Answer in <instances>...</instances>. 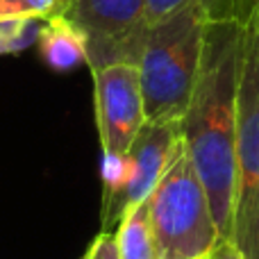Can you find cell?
<instances>
[{
	"instance_id": "11",
	"label": "cell",
	"mask_w": 259,
	"mask_h": 259,
	"mask_svg": "<svg viewBox=\"0 0 259 259\" xmlns=\"http://www.w3.org/2000/svg\"><path fill=\"white\" fill-rule=\"evenodd\" d=\"M143 3H146L148 23H150V27H152V25H157V23L170 18L173 14L182 12L184 7H189V5L193 3V0H143Z\"/></svg>"
},
{
	"instance_id": "5",
	"label": "cell",
	"mask_w": 259,
	"mask_h": 259,
	"mask_svg": "<svg viewBox=\"0 0 259 259\" xmlns=\"http://www.w3.org/2000/svg\"><path fill=\"white\" fill-rule=\"evenodd\" d=\"M96 121L103 152L127 155L146 123L141 77L137 64H116L94 71Z\"/></svg>"
},
{
	"instance_id": "3",
	"label": "cell",
	"mask_w": 259,
	"mask_h": 259,
	"mask_svg": "<svg viewBox=\"0 0 259 259\" xmlns=\"http://www.w3.org/2000/svg\"><path fill=\"white\" fill-rule=\"evenodd\" d=\"M148 211L159 259L205 257L221 241L209 198L193 168L187 146H182L150 193Z\"/></svg>"
},
{
	"instance_id": "15",
	"label": "cell",
	"mask_w": 259,
	"mask_h": 259,
	"mask_svg": "<svg viewBox=\"0 0 259 259\" xmlns=\"http://www.w3.org/2000/svg\"><path fill=\"white\" fill-rule=\"evenodd\" d=\"M80 259H82V257H80Z\"/></svg>"
},
{
	"instance_id": "2",
	"label": "cell",
	"mask_w": 259,
	"mask_h": 259,
	"mask_svg": "<svg viewBox=\"0 0 259 259\" xmlns=\"http://www.w3.org/2000/svg\"><path fill=\"white\" fill-rule=\"evenodd\" d=\"M230 239L246 259H259V0H248L241 12L237 189Z\"/></svg>"
},
{
	"instance_id": "14",
	"label": "cell",
	"mask_w": 259,
	"mask_h": 259,
	"mask_svg": "<svg viewBox=\"0 0 259 259\" xmlns=\"http://www.w3.org/2000/svg\"><path fill=\"white\" fill-rule=\"evenodd\" d=\"M196 259H209V255H205V257H196Z\"/></svg>"
},
{
	"instance_id": "4",
	"label": "cell",
	"mask_w": 259,
	"mask_h": 259,
	"mask_svg": "<svg viewBox=\"0 0 259 259\" xmlns=\"http://www.w3.org/2000/svg\"><path fill=\"white\" fill-rule=\"evenodd\" d=\"M62 14L84 36L91 73L116 64H137L150 23L143 0H66Z\"/></svg>"
},
{
	"instance_id": "9",
	"label": "cell",
	"mask_w": 259,
	"mask_h": 259,
	"mask_svg": "<svg viewBox=\"0 0 259 259\" xmlns=\"http://www.w3.org/2000/svg\"><path fill=\"white\" fill-rule=\"evenodd\" d=\"M39 21L36 18H12L0 21V57L16 55L39 41Z\"/></svg>"
},
{
	"instance_id": "1",
	"label": "cell",
	"mask_w": 259,
	"mask_h": 259,
	"mask_svg": "<svg viewBox=\"0 0 259 259\" xmlns=\"http://www.w3.org/2000/svg\"><path fill=\"white\" fill-rule=\"evenodd\" d=\"M205 27V0H193L182 12L150 27L139 59L146 121L170 123L182 121L187 114L200 71Z\"/></svg>"
},
{
	"instance_id": "12",
	"label": "cell",
	"mask_w": 259,
	"mask_h": 259,
	"mask_svg": "<svg viewBox=\"0 0 259 259\" xmlns=\"http://www.w3.org/2000/svg\"><path fill=\"white\" fill-rule=\"evenodd\" d=\"M82 259H121V255H118L116 234H109L107 230H103V232L91 241V246L87 248V252Z\"/></svg>"
},
{
	"instance_id": "6",
	"label": "cell",
	"mask_w": 259,
	"mask_h": 259,
	"mask_svg": "<svg viewBox=\"0 0 259 259\" xmlns=\"http://www.w3.org/2000/svg\"><path fill=\"white\" fill-rule=\"evenodd\" d=\"M182 146V121L143 123L127 152L130 180L121 196V202H118V223L130 207L141 205L150 198V193L155 191L168 166L175 161Z\"/></svg>"
},
{
	"instance_id": "13",
	"label": "cell",
	"mask_w": 259,
	"mask_h": 259,
	"mask_svg": "<svg viewBox=\"0 0 259 259\" xmlns=\"http://www.w3.org/2000/svg\"><path fill=\"white\" fill-rule=\"evenodd\" d=\"M209 259H246L243 252L234 246L232 239H221L214 246V250L209 252Z\"/></svg>"
},
{
	"instance_id": "7",
	"label": "cell",
	"mask_w": 259,
	"mask_h": 259,
	"mask_svg": "<svg viewBox=\"0 0 259 259\" xmlns=\"http://www.w3.org/2000/svg\"><path fill=\"white\" fill-rule=\"evenodd\" d=\"M39 55L55 73H71L87 64L84 36L64 14L46 18L39 30Z\"/></svg>"
},
{
	"instance_id": "8",
	"label": "cell",
	"mask_w": 259,
	"mask_h": 259,
	"mask_svg": "<svg viewBox=\"0 0 259 259\" xmlns=\"http://www.w3.org/2000/svg\"><path fill=\"white\" fill-rule=\"evenodd\" d=\"M116 243L121 259H159L155 234H152V225H150L148 200L141 202V205L130 207L121 216Z\"/></svg>"
},
{
	"instance_id": "10",
	"label": "cell",
	"mask_w": 259,
	"mask_h": 259,
	"mask_svg": "<svg viewBox=\"0 0 259 259\" xmlns=\"http://www.w3.org/2000/svg\"><path fill=\"white\" fill-rule=\"evenodd\" d=\"M66 0H0V21L12 18H46L62 14Z\"/></svg>"
}]
</instances>
